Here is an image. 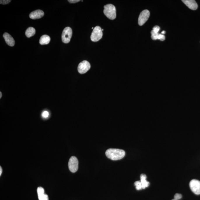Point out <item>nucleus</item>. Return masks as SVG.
Listing matches in <instances>:
<instances>
[{
    "label": "nucleus",
    "instance_id": "1",
    "mask_svg": "<svg viewBox=\"0 0 200 200\" xmlns=\"http://www.w3.org/2000/svg\"><path fill=\"white\" fill-rule=\"evenodd\" d=\"M105 155L108 158L113 161H117L124 158L125 152L122 149L110 148L106 150Z\"/></svg>",
    "mask_w": 200,
    "mask_h": 200
},
{
    "label": "nucleus",
    "instance_id": "17",
    "mask_svg": "<svg viewBox=\"0 0 200 200\" xmlns=\"http://www.w3.org/2000/svg\"><path fill=\"white\" fill-rule=\"evenodd\" d=\"M151 38L153 40H156L157 39L159 35V34L157 33H156L153 31V30L151 31Z\"/></svg>",
    "mask_w": 200,
    "mask_h": 200
},
{
    "label": "nucleus",
    "instance_id": "29",
    "mask_svg": "<svg viewBox=\"0 0 200 200\" xmlns=\"http://www.w3.org/2000/svg\"><path fill=\"white\" fill-rule=\"evenodd\" d=\"M94 29V28H92V29Z\"/></svg>",
    "mask_w": 200,
    "mask_h": 200
},
{
    "label": "nucleus",
    "instance_id": "27",
    "mask_svg": "<svg viewBox=\"0 0 200 200\" xmlns=\"http://www.w3.org/2000/svg\"><path fill=\"white\" fill-rule=\"evenodd\" d=\"M102 31H103V29H102Z\"/></svg>",
    "mask_w": 200,
    "mask_h": 200
},
{
    "label": "nucleus",
    "instance_id": "19",
    "mask_svg": "<svg viewBox=\"0 0 200 200\" xmlns=\"http://www.w3.org/2000/svg\"><path fill=\"white\" fill-rule=\"evenodd\" d=\"M165 39V35L161 34H159L157 39L160 40L161 41H164Z\"/></svg>",
    "mask_w": 200,
    "mask_h": 200
},
{
    "label": "nucleus",
    "instance_id": "28",
    "mask_svg": "<svg viewBox=\"0 0 200 200\" xmlns=\"http://www.w3.org/2000/svg\"><path fill=\"white\" fill-rule=\"evenodd\" d=\"M175 200V199H173V200Z\"/></svg>",
    "mask_w": 200,
    "mask_h": 200
},
{
    "label": "nucleus",
    "instance_id": "13",
    "mask_svg": "<svg viewBox=\"0 0 200 200\" xmlns=\"http://www.w3.org/2000/svg\"><path fill=\"white\" fill-rule=\"evenodd\" d=\"M141 180L140 181L142 185V188L145 189L146 187H148L150 185V183L149 182L147 181L146 180V175L144 174H142L141 175Z\"/></svg>",
    "mask_w": 200,
    "mask_h": 200
},
{
    "label": "nucleus",
    "instance_id": "20",
    "mask_svg": "<svg viewBox=\"0 0 200 200\" xmlns=\"http://www.w3.org/2000/svg\"><path fill=\"white\" fill-rule=\"evenodd\" d=\"M10 2V0H4V1L1 0L0 1V3L2 5H6V4L9 3Z\"/></svg>",
    "mask_w": 200,
    "mask_h": 200
},
{
    "label": "nucleus",
    "instance_id": "4",
    "mask_svg": "<svg viewBox=\"0 0 200 200\" xmlns=\"http://www.w3.org/2000/svg\"><path fill=\"white\" fill-rule=\"evenodd\" d=\"M72 35V29L67 27L64 29L62 35V40L64 43H68L70 42Z\"/></svg>",
    "mask_w": 200,
    "mask_h": 200
},
{
    "label": "nucleus",
    "instance_id": "16",
    "mask_svg": "<svg viewBox=\"0 0 200 200\" xmlns=\"http://www.w3.org/2000/svg\"><path fill=\"white\" fill-rule=\"evenodd\" d=\"M134 184H135L136 188L137 190H140L142 189L141 183L140 181H137L135 182Z\"/></svg>",
    "mask_w": 200,
    "mask_h": 200
},
{
    "label": "nucleus",
    "instance_id": "18",
    "mask_svg": "<svg viewBox=\"0 0 200 200\" xmlns=\"http://www.w3.org/2000/svg\"><path fill=\"white\" fill-rule=\"evenodd\" d=\"M49 115L48 112L47 111H45L42 112V116L44 118H47L49 117Z\"/></svg>",
    "mask_w": 200,
    "mask_h": 200
},
{
    "label": "nucleus",
    "instance_id": "2",
    "mask_svg": "<svg viewBox=\"0 0 200 200\" xmlns=\"http://www.w3.org/2000/svg\"><path fill=\"white\" fill-rule=\"evenodd\" d=\"M103 12L107 17L111 20H115L116 17V9L114 5L108 4L104 6Z\"/></svg>",
    "mask_w": 200,
    "mask_h": 200
},
{
    "label": "nucleus",
    "instance_id": "5",
    "mask_svg": "<svg viewBox=\"0 0 200 200\" xmlns=\"http://www.w3.org/2000/svg\"><path fill=\"white\" fill-rule=\"evenodd\" d=\"M79 162L77 158L74 156H72L70 158L68 162V168L71 172L75 173L78 169Z\"/></svg>",
    "mask_w": 200,
    "mask_h": 200
},
{
    "label": "nucleus",
    "instance_id": "25",
    "mask_svg": "<svg viewBox=\"0 0 200 200\" xmlns=\"http://www.w3.org/2000/svg\"><path fill=\"white\" fill-rule=\"evenodd\" d=\"M166 33V32L165 31H163L162 32H161V34H162V35H164V34H165Z\"/></svg>",
    "mask_w": 200,
    "mask_h": 200
},
{
    "label": "nucleus",
    "instance_id": "8",
    "mask_svg": "<svg viewBox=\"0 0 200 200\" xmlns=\"http://www.w3.org/2000/svg\"><path fill=\"white\" fill-rule=\"evenodd\" d=\"M90 68V63L88 61H83L79 64L78 71L80 74H84L88 71Z\"/></svg>",
    "mask_w": 200,
    "mask_h": 200
},
{
    "label": "nucleus",
    "instance_id": "11",
    "mask_svg": "<svg viewBox=\"0 0 200 200\" xmlns=\"http://www.w3.org/2000/svg\"><path fill=\"white\" fill-rule=\"evenodd\" d=\"M3 37L5 39L6 43L10 46H13L15 44V41L14 39L10 34L8 33H5L3 35Z\"/></svg>",
    "mask_w": 200,
    "mask_h": 200
},
{
    "label": "nucleus",
    "instance_id": "10",
    "mask_svg": "<svg viewBox=\"0 0 200 200\" xmlns=\"http://www.w3.org/2000/svg\"><path fill=\"white\" fill-rule=\"evenodd\" d=\"M182 1L191 10H197L198 8V4L194 0H183Z\"/></svg>",
    "mask_w": 200,
    "mask_h": 200
},
{
    "label": "nucleus",
    "instance_id": "26",
    "mask_svg": "<svg viewBox=\"0 0 200 200\" xmlns=\"http://www.w3.org/2000/svg\"><path fill=\"white\" fill-rule=\"evenodd\" d=\"M0 94H1V96H0V98H1V97H2V93L1 92H0Z\"/></svg>",
    "mask_w": 200,
    "mask_h": 200
},
{
    "label": "nucleus",
    "instance_id": "22",
    "mask_svg": "<svg viewBox=\"0 0 200 200\" xmlns=\"http://www.w3.org/2000/svg\"><path fill=\"white\" fill-rule=\"evenodd\" d=\"M152 30L155 32L158 33L159 31L160 30V27L158 26H156L153 27Z\"/></svg>",
    "mask_w": 200,
    "mask_h": 200
},
{
    "label": "nucleus",
    "instance_id": "7",
    "mask_svg": "<svg viewBox=\"0 0 200 200\" xmlns=\"http://www.w3.org/2000/svg\"><path fill=\"white\" fill-rule=\"evenodd\" d=\"M150 16V12L148 10L142 11L139 15L138 18V24L140 26L143 25L148 20Z\"/></svg>",
    "mask_w": 200,
    "mask_h": 200
},
{
    "label": "nucleus",
    "instance_id": "23",
    "mask_svg": "<svg viewBox=\"0 0 200 200\" xmlns=\"http://www.w3.org/2000/svg\"><path fill=\"white\" fill-rule=\"evenodd\" d=\"M68 1L70 3H74L80 2V1L79 0H68Z\"/></svg>",
    "mask_w": 200,
    "mask_h": 200
},
{
    "label": "nucleus",
    "instance_id": "9",
    "mask_svg": "<svg viewBox=\"0 0 200 200\" xmlns=\"http://www.w3.org/2000/svg\"><path fill=\"white\" fill-rule=\"evenodd\" d=\"M44 15L43 11L41 10H37L31 12L29 15L30 18L32 20H36L40 19Z\"/></svg>",
    "mask_w": 200,
    "mask_h": 200
},
{
    "label": "nucleus",
    "instance_id": "3",
    "mask_svg": "<svg viewBox=\"0 0 200 200\" xmlns=\"http://www.w3.org/2000/svg\"><path fill=\"white\" fill-rule=\"evenodd\" d=\"M102 29L99 26H97L93 30L90 36V39L92 41L96 42L102 38Z\"/></svg>",
    "mask_w": 200,
    "mask_h": 200
},
{
    "label": "nucleus",
    "instance_id": "6",
    "mask_svg": "<svg viewBox=\"0 0 200 200\" xmlns=\"http://www.w3.org/2000/svg\"><path fill=\"white\" fill-rule=\"evenodd\" d=\"M190 186L192 191L194 194H200V181L196 179H193L190 182Z\"/></svg>",
    "mask_w": 200,
    "mask_h": 200
},
{
    "label": "nucleus",
    "instance_id": "15",
    "mask_svg": "<svg viewBox=\"0 0 200 200\" xmlns=\"http://www.w3.org/2000/svg\"><path fill=\"white\" fill-rule=\"evenodd\" d=\"M36 33V30L33 27H29L25 31V35L27 37L29 38L34 36Z\"/></svg>",
    "mask_w": 200,
    "mask_h": 200
},
{
    "label": "nucleus",
    "instance_id": "21",
    "mask_svg": "<svg viewBox=\"0 0 200 200\" xmlns=\"http://www.w3.org/2000/svg\"><path fill=\"white\" fill-rule=\"evenodd\" d=\"M182 195L181 194H176L174 196V199L178 200L182 198Z\"/></svg>",
    "mask_w": 200,
    "mask_h": 200
},
{
    "label": "nucleus",
    "instance_id": "24",
    "mask_svg": "<svg viewBox=\"0 0 200 200\" xmlns=\"http://www.w3.org/2000/svg\"><path fill=\"white\" fill-rule=\"evenodd\" d=\"M2 168H1V167H0V176H1V174L2 173Z\"/></svg>",
    "mask_w": 200,
    "mask_h": 200
},
{
    "label": "nucleus",
    "instance_id": "12",
    "mask_svg": "<svg viewBox=\"0 0 200 200\" xmlns=\"http://www.w3.org/2000/svg\"><path fill=\"white\" fill-rule=\"evenodd\" d=\"M39 200H49L47 194H45V190L43 187H39L37 190Z\"/></svg>",
    "mask_w": 200,
    "mask_h": 200
},
{
    "label": "nucleus",
    "instance_id": "14",
    "mask_svg": "<svg viewBox=\"0 0 200 200\" xmlns=\"http://www.w3.org/2000/svg\"><path fill=\"white\" fill-rule=\"evenodd\" d=\"M50 41V37L47 35H43L41 37L39 40V43L41 45H47Z\"/></svg>",
    "mask_w": 200,
    "mask_h": 200
}]
</instances>
